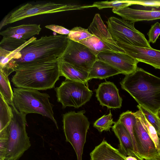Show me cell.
I'll return each mask as SVG.
<instances>
[{"label":"cell","instance_id":"cell-1","mask_svg":"<svg viewBox=\"0 0 160 160\" xmlns=\"http://www.w3.org/2000/svg\"><path fill=\"white\" fill-rule=\"evenodd\" d=\"M120 84L138 105L158 114L160 110V78L138 67L133 73L126 75Z\"/></svg>","mask_w":160,"mask_h":160},{"label":"cell","instance_id":"cell-2","mask_svg":"<svg viewBox=\"0 0 160 160\" xmlns=\"http://www.w3.org/2000/svg\"><path fill=\"white\" fill-rule=\"evenodd\" d=\"M59 60L30 62L18 66L11 81L17 88L45 90L53 88L61 76Z\"/></svg>","mask_w":160,"mask_h":160},{"label":"cell","instance_id":"cell-3","mask_svg":"<svg viewBox=\"0 0 160 160\" xmlns=\"http://www.w3.org/2000/svg\"><path fill=\"white\" fill-rule=\"evenodd\" d=\"M67 36H45L29 43L11 60L15 71L24 63L59 60L68 45Z\"/></svg>","mask_w":160,"mask_h":160},{"label":"cell","instance_id":"cell-4","mask_svg":"<svg viewBox=\"0 0 160 160\" xmlns=\"http://www.w3.org/2000/svg\"><path fill=\"white\" fill-rule=\"evenodd\" d=\"M13 90V103L18 111L26 115L35 113L46 117L52 121L58 129L48 94L32 89L16 88Z\"/></svg>","mask_w":160,"mask_h":160},{"label":"cell","instance_id":"cell-5","mask_svg":"<svg viewBox=\"0 0 160 160\" xmlns=\"http://www.w3.org/2000/svg\"><path fill=\"white\" fill-rule=\"evenodd\" d=\"M13 116L8 128V140L5 160H18L30 147L31 143L26 131V114L11 106Z\"/></svg>","mask_w":160,"mask_h":160},{"label":"cell","instance_id":"cell-6","mask_svg":"<svg viewBox=\"0 0 160 160\" xmlns=\"http://www.w3.org/2000/svg\"><path fill=\"white\" fill-rule=\"evenodd\" d=\"M85 111H71L63 115V128L66 141L74 149L77 160H82L83 148L86 142L90 122L84 115Z\"/></svg>","mask_w":160,"mask_h":160},{"label":"cell","instance_id":"cell-7","mask_svg":"<svg viewBox=\"0 0 160 160\" xmlns=\"http://www.w3.org/2000/svg\"><path fill=\"white\" fill-rule=\"evenodd\" d=\"M88 29L92 35L79 42L87 47L96 56L100 52H104L126 53L112 38L99 14L95 15Z\"/></svg>","mask_w":160,"mask_h":160},{"label":"cell","instance_id":"cell-8","mask_svg":"<svg viewBox=\"0 0 160 160\" xmlns=\"http://www.w3.org/2000/svg\"><path fill=\"white\" fill-rule=\"evenodd\" d=\"M92 7H94L92 4L81 5L52 2L36 4L28 3L7 15L5 17L4 26L38 15L81 10Z\"/></svg>","mask_w":160,"mask_h":160},{"label":"cell","instance_id":"cell-9","mask_svg":"<svg viewBox=\"0 0 160 160\" xmlns=\"http://www.w3.org/2000/svg\"><path fill=\"white\" fill-rule=\"evenodd\" d=\"M106 22L108 31L115 42L152 48L144 35L135 28L134 23L114 17L109 18Z\"/></svg>","mask_w":160,"mask_h":160},{"label":"cell","instance_id":"cell-10","mask_svg":"<svg viewBox=\"0 0 160 160\" xmlns=\"http://www.w3.org/2000/svg\"><path fill=\"white\" fill-rule=\"evenodd\" d=\"M55 90L57 101L62 104V109L67 107L78 108L88 102L93 94L85 83L67 79Z\"/></svg>","mask_w":160,"mask_h":160},{"label":"cell","instance_id":"cell-11","mask_svg":"<svg viewBox=\"0 0 160 160\" xmlns=\"http://www.w3.org/2000/svg\"><path fill=\"white\" fill-rule=\"evenodd\" d=\"M59 59L88 72L98 59L85 45L69 39L66 48Z\"/></svg>","mask_w":160,"mask_h":160},{"label":"cell","instance_id":"cell-12","mask_svg":"<svg viewBox=\"0 0 160 160\" xmlns=\"http://www.w3.org/2000/svg\"><path fill=\"white\" fill-rule=\"evenodd\" d=\"M97 59L104 62L118 70L121 74L129 75L134 72L139 62L126 53L111 51L101 52Z\"/></svg>","mask_w":160,"mask_h":160},{"label":"cell","instance_id":"cell-13","mask_svg":"<svg viewBox=\"0 0 160 160\" xmlns=\"http://www.w3.org/2000/svg\"><path fill=\"white\" fill-rule=\"evenodd\" d=\"M126 53L141 62L160 69V50L152 48L142 47L116 42Z\"/></svg>","mask_w":160,"mask_h":160},{"label":"cell","instance_id":"cell-14","mask_svg":"<svg viewBox=\"0 0 160 160\" xmlns=\"http://www.w3.org/2000/svg\"><path fill=\"white\" fill-rule=\"evenodd\" d=\"M134 115L136 118V122L134 127V134L141 160H146L160 155V152L156 149L139 119Z\"/></svg>","mask_w":160,"mask_h":160},{"label":"cell","instance_id":"cell-15","mask_svg":"<svg viewBox=\"0 0 160 160\" xmlns=\"http://www.w3.org/2000/svg\"><path fill=\"white\" fill-rule=\"evenodd\" d=\"M96 97L100 105L108 108H120L122 99L119 93V90L112 82H106L101 83L95 90Z\"/></svg>","mask_w":160,"mask_h":160},{"label":"cell","instance_id":"cell-16","mask_svg":"<svg viewBox=\"0 0 160 160\" xmlns=\"http://www.w3.org/2000/svg\"><path fill=\"white\" fill-rule=\"evenodd\" d=\"M112 12L123 19L133 23L141 21H149L160 19V10L135 9L128 7L112 9Z\"/></svg>","mask_w":160,"mask_h":160},{"label":"cell","instance_id":"cell-17","mask_svg":"<svg viewBox=\"0 0 160 160\" xmlns=\"http://www.w3.org/2000/svg\"><path fill=\"white\" fill-rule=\"evenodd\" d=\"M112 128L119 141V151L126 157H135L131 136L125 126L118 120Z\"/></svg>","mask_w":160,"mask_h":160},{"label":"cell","instance_id":"cell-18","mask_svg":"<svg viewBox=\"0 0 160 160\" xmlns=\"http://www.w3.org/2000/svg\"><path fill=\"white\" fill-rule=\"evenodd\" d=\"M91 160H126V157L103 139L90 153Z\"/></svg>","mask_w":160,"mask_h":160},{"label":"cell","instance_id":"cell-19","mask_svg":"<svg viewBox=\"0 0 160 160\" xmlns=\"http://www.w3.org/2000/svg\"><path fill=\"white\" fill-rule=\"evenodd\" d=\"M41 29L39 24H24L8 27L1 32L0 34L3 37H11L26 40L39 34Z\"/></svg>","mask_w":160,"mask_h":160},{"label":"cell","instance_id":"cell-20","mask_svg":"<svg viewBox=\"0 0 160 160\" xmlns=\"http://www.w3.org/2000/svg\"><path fill=\"white\" fill-rule=\"evenodd\" d=\"M59 66L61 76L71 81L85 84L88 81V72L60 59Z\"/></svg>","mask_w":160,"mask_h":160},{"label":"cell","instance_id":"cell-21","mask_svg":"<svg viewBox=\"0 0 160 160\" xmlns=\"http://www.w3.org/2000/svg\"><path fill=\"white\" fill-rule=\"evenodd\" d=\"M121 73L119 71L108 63L97 59L89 72L88 80L93 78L103 79Z\"/></svg>","mask_w":160,"mask_h":160},{"label":"cell","instance_id":"cell-22","mask_svg":"<svg viewBox=\"0 0 160 160\" xmlns=\"http://www.w3.org/2000/svg\"><path fill=\"white\" fill-rule=\"evenodd\" d=\"M9 105L0 94V139H8V128L13 116Z\"/></svg>","mask_w":160,"mask_h":160},{"label":"cell","instance_id":"cell-23","mask_svg":"<svg viewBox=\"0 0 160 160\" xmlns=\"http://www.w3.org/2000/svg\"><path fill=\"white\" fill-rule=\"evenodd\" d=\"M118 120L125 126L129 133L132 140L135 157L138 160H141L134 132V127L136 122V116L133 112L128 110L122 113Z\"/></svg>","mask_w":160,"mask_h":160},{"label":"cell","instance_id":"cell-24","mask_svg":"<svg viewBox=\"0 0 160 160\" xmlns=\"http://www.w3.org/2000/svg\"><path fill=\"white\" fill-rule=\"evenodd\" d=\"M8 75L0 69V94L11 106L14 105L13 102V91L8 79Z\"/></svg>","mask_w":160,"mask_h":160},{"label":"cell","instance_id":"cell-25","mask_svg":"<svg viewBox=\"0 0 160 160\" xmlns=\"http://www.w3.org/2000/svg\"><path fill=\"white\" fill-rule=\"evenodd\" d=\"M133 114L139 118L143 127L155 144L156 149L160 152V138L155 128L148 121L140 110H138L133 112Z\"/></svg>","mask_w":160,"mask_h":160},{"label":"cell","instance_id":"cell-26","mask_svg":"<svg viewBox=\"0 0 160 160\" xmlns=\"http://www.w3.org/2000/svg\"><path fill=\"white\" fill-rule=\"evenodd\" d=\"M27 41L11 37H3L0 42V48L12 52L16 50Z\"/></svg>","mask_w":160,"mask_h":160},{"label":"cell","instance_id":"cell-27","mask_svg":"<svg viewBox=\"0 0 160 160\" xmlns=\"http://www.w3.org/2000/svg\"><path fill=\"white\" fill-rule=\"evenodd\" d=\"M94 7L99 9L107 8L121 9L132 5L131 0H114L95 2L92 4Z\"/></svg>","mask_w":160,"mask_h":160},{"label":"cell","instance_id":"cell-28","mask_svg":"<svg viewBox=\"0 0 160 160\" xmlns=\"http://www.w3.org/2000/svg\"><path fill=\"white\" fill-rule=\"evenodd\" d=\"M107 115H104L97 119L93 124V127L97 129L100 132L103 131H110L112 125L116 122L113 121L112 115L110 111Z\"/></svg>","mask_w":160,"mask_h":160},{"label":"cell","instance_id":"cell-29","mask_svg":"<svg viewBox=\"0 0 160 160\" xmlns=\"http://www.w3.org/2000/svg\"><path fill=\"white\" fill-rule=\"evenodd\" d=\"M92 35L89 32L88 29L77 27L70 30L69 33L67 36V37L69 40L79 42L81 41Z\"/></svg>","mask_w":160,"mask_h":160},{"label":"cell","instance_id":"cell-30","mask_svg":"<svg viewBox=\"0 0 160 160\" xmlns=\"http://www.w3.org/2000/svg\"><path fill=\"white\" fill-rule=\"evenodd\" d=\"M137 107L143 113L147 119L154 127L159 136L160 135V119L155 114L146 108L138 105Z\"/></svg>","mask_w":160,"mask_h":160},{"label":"cell","instance_id":"cell-31","mask_svg":"<svg viewBox=\"0 0 160 160\" xmlns=\"http://www.w3.org/2000/svg\"><path fill=\"white\" fill-rule=\"evenodd\" d=\"M37 39V38L33 37L29 39L27 41L20 47L15 50L11 52L4 59L1 61H0V68H2L6 65L12 59L14 56L22 49L26 45L32 41Z\"/></svg>","mask_w":160,"mask_h":160},{"label":"cell","instance_id":"cell-32","mask_svg":"<svg viewBox=\"0 0 160 160\" xmlns=\"http://www.w3.org/2000/svg\"><path fill=\"white\" fill-rule=\"evenodd\" d=\"M147 35L148 37L149 42L155 43L160 35V23L157 22L152 25Z\"/></svg>","mask_w":160,"mask_h":160},{"label":"cell","instance_id":"cell-33","mask_svg":"<svg viewBox=\"0 0 160 160\" xmlns=\"http://www.w3.org/2000/svg\"><path fill=\"white\" fill-rule=\"evenodd\" d=\"M132 5H139L147 7L160 8V0H131Z\"/></svg>","mask_w":160,"mask_h":160},{"label":"cell","instance_id":"cell-34","mask_svg":"<svg viewBox=\"0 0 160 160\" xmlns=\"http://www.w3.org/2000/svg\"><path fill=\"white\" fill-rule=\"evenodd\" d=\"M45 27L61 35H68L70 31V30L58 25L51 24L46 25Z\"/></svg>","mask_w":160,"mask_h":160},{"label":"cell","instance_id":"cell-35","mask_svg":"<svg viewBox=\"0 0 160 160\" xmlns=\"http://www.w3.org/2000/svg\"><path fill=\"white\" fill-rule=\"evenodd\" d=\"M126 160H138L136 158L132 156H129L126 157Z\"/></svg>","mask_w":160,"mask_h":160},{"label":"cell","instance_id":"cell-36","mask_svg":"<svg viewBox=\"0 0 160 160\" xmlns=\"http://www.w3.org/2000/svg\"><path fill=\"white\" fill-rule=\"evenodd\" d=\"M146 160H160V155L156 157Z\"/></svg>","mask_w":160,"mask_h":160},{"label":"cell","instance_id":"cell-37","mask_svg":"<svg viewBox=\"0 0 160 160\" xmlns=\"http://www.w3.org/2000/svg\"><path fill=\"white\" fill-rule=\"evenodd\" d=\"M158 117L160 119V110L158 112Z\"/></svg>","mask_w":160,"mask_h":160},{"label":"cell","instance_id":"cell-38","mask_svg":"<svg viewBox=\"0 0 160 160\" xmlns=\"http://www.w3.org/2000/svg\"><path fill=\"white\" fill-rule=\"evenodd\" d=\"M0 160H5L3 159H0Z\"/></svg>","mask_w":160,"mask_h":160},{"label":"cell","instance_id":"cell-39","mask_svg":"<svg viewBox=\"0 0 160 160\" xmlns=\"http://www.w3.org/2000/svg\"><path fill=\"white\" fill-rule=\"evenodd\" d=\"M159 137L160 138V135H159Z\"/></svg>","mask_w":160,"mask_h":160},{"label":"cell","instance_id":"cell-40","mask_svg":"<svg viewBox=\"0 0 160 160\" xmlns=\"http://www.w3.org/2000/svg\"></svg>","mask_w":160,"mask_h":160}]
</instances>
